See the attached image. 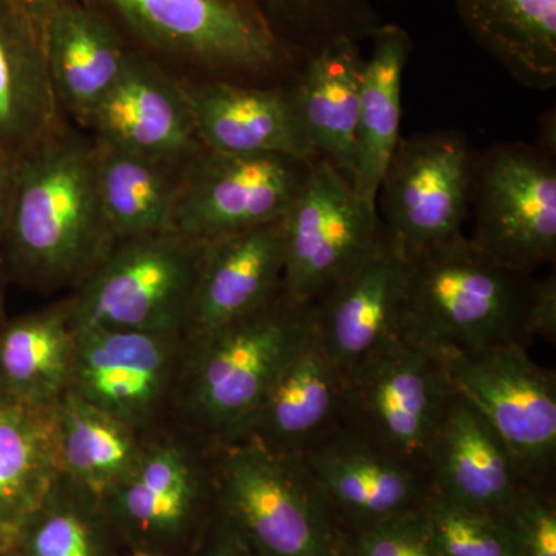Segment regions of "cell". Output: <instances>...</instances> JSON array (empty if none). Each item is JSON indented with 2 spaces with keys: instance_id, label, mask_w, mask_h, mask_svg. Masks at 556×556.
I'll list each match as a JSON object with an SVG mask.
<instances>
[{
  "instance_id": "obj_25",
  "label": "cell",
  "mask_w": 556,
  "mask_h": 556,
  "mask_svg": "<svg viewBox=\"0 0 556 556\" xmlns=\"http://www.w3.org/2000/svg\"><path fill=\"white\" fill-rule=\"evenodd\" d=\"M369 39L372 49L362 76L351 186L358 199L378 208L380 181L402 139V83L413 40L401 25L383 22Z\"/></svg>"
},
{
  "instance_id": "obj_21",
  "label": "cell",
  "mask_w": 556,
  "mask_h": 556,
  "mask_svg": "<svg viewBox=\"0 0 556 556\" xmlns=\"http://www.w3.org/2000/svg\"><path fill=\"white\" fill-rule=\"evenodd\" d=\"M345 388L314 332L278 372L241 439L302 456L343 427Z\"/></svg>"
},
{
  "instance_id": "obj_9",
  "label": "cell",
  "mask_w": 556,
  "mask_h": 556,
  "mask_svg": "<svg viewBox=\"0 0 556 556\" xmlns=\"http://www.w3.org/2000/svg\"><path fill=\"white\" fill-rule=\"evenodd\" d=\"M283 229V292L299 302L316 303L388 243L378 208L321 159L313 161Z\"/></svg>"
},
{
  "instance_id": "obj_7",
  "label": "cell",
  "mask_w": 556,
  "mask_h": 556,
  "mask_svg": "<svg viewBox=\"0 0 556 556\" xmlns=\"http://www.w3.org/2000/svg\"><path fill=\"white\" fill-rule=\"evenodd\" d=\"M470 211V240L504 268L530 277L554 263V153L525 142H501L478 152Z\"/></svg>"
},
{
  "instance_id": "obj_30",
  "label": "cell",
  "mask_w": 556,
  "mask_h": 556,
  "mask_svg": "<svg viewBox=\"0 0 556 556\" xmlns=\"http://www.w3.org/2000/svg\"><path fill=\"white\" fill-rule=\"evenodd\" d=\"M53 407L13 402L0 408V522L3 525L28 521L62 479Z\"/></svg>"
},
{
  "instance_id": "obj_22",
  "label": "cell",
  "mask_w": 556,
  "mask_h": 556,
  "mask_svg": "<svg viewBox=\"0 0 556 556\" xmlns=\"http://www.w3.org/2000/svg\"><path fill=\"white\" fill-rule=\"evenodd\" d=\"M46 53L62 113L86 126L119 79L130 49L101 11L73 0L51 17Z\"/></svg>"
},
{
  "instance_id": "obj_2",
  "label": "cell",
  "mask_w": 556,
  "mask_h": 556,
  "mask_svg": "<svg viewBox=\"0 0 556 556\" xmlns=\"http://www.w3.org/2000/svg\"><path fill=\"white\" fill-rule=\"evenodd\" d=\"M316 332V303L285 292L269 305L185 340L172 413L211 447L239 441L278 372Z\"/></svg>"
},
{
  "instance_id": "obj_31",
  "label": "cell",
  "mask_w": 556,
  "mask_h": 556,
  "mask_svg": "<svg viewBox=\"0 0 556 556\" xmlns=\"http://www.w3.org/2000/svg\"><path fill=\"white\" fill-rule=\"evenodd\" d=\"M289 47L306 54L339 39L371 38L382 24L372 0H244Z\"/></svg>"
},
{
  "instance_id": "obj_24",
  "label": "cell",
  "mask_w": 556,
  "mask_h": 556,
  "mask_svg": "<svg viewBox=\"0 0 556 556\" xmlns=\"http://www.w3.org/2000/svg\"><path fill=\"white\" fill-rule=\"evenodd\" d=\"M62 123L46 42L10 0H0V148L20 160Z\"/></svg>"
},
{
  "instance_id": "obj_32",
  "label": "cell",
  "mask_w": 556,
  "mask_h": 556,
  "mask_svg": "<svg viewBox=\"0 0 556 556\" xmlns=\"http://www.w3.org/2000/svg\"><path fill=\"white\" fill-rule=\"evenodd\" d=\"M83 493L62 477L30 518L35 526L28 538V555L101 556L94 527L80 508Z\"/></svg>"
},
{
  "instance_id": "obj_15",
  "label": "cell",
  "mask_w": 556,
  "mask_h": 556,
  "mask_svg": "<svg viewBox=\"0 0 556 556\" xmlns=\"http://www.w3.org/2000/svg\"><path fill=\"white\" fill-rule=\"evenodd\" d=\"M299 457L343 529L419 510L430 496L424 471L345 427Z\"/></svg>"
},
{
  "instance_id": "obj_5",
  "label": "cell",
  "mask_w": 556,
  "mask_h": 556,
  "mask_svg": "<svg viewBox=\"0 0 556 556\" xmlns=\"http://www.w3.org/2000/svg\"><path fill=\"white\" fill-rule=\"evenodd\" d=\"M223 515L257 556H340V529L299 456L254 439L214 447Z\"/></svg>"
},
{
  "instance_id": "obj_29",
  "label": "cell",
  "mask_w": 556,
  "mask_h": 556,
  "mask_svg": "<svg viewBox=\"0 0 556 556\" xmlns=\"http://www.w3.org/2000/svg\"><path fill=\"white\" fill-rule=\"evenodd\" d=\"M94 148L98 193L113 237L123 240L174 230L185 167L98 141Z\"/></svg>"
},
{
  "instance_id": "obj_4",
  "label": "cell",
  "mask_w": 556,
  "mask_h": 556,
  "mask_svg": "<svg viewBox=\"0 0 556 556\" xmlns=\"http://www.w3.org/2000/svg\"><path fill=\"white\" fill-rule=\"evenodd\" d=\"M127 47L201 79H265L295 73L302 54L244 0H84Z\"/></svg>"
},
{
  "instance_id": "obj_11",
  "label": "cell",
  "mask_w": 556,
  "mask_h": 556,
  "mask_svg": "<svg viewBox=\"0 0 556 556\" xmlns=\"http://www.w3.org/2000/svg\"><path fill=\"white\" fill-rule=\"evenodd\" d=\"M343 427L426 473L453 391L441 357L399 340L345 380Z\"/></svg>"
},
{
  "instance_id": "obj_6",
  "label": "cell",
  "mask_w": 556,
  "mask_h": 556,
  "mask_svg": "<svg viewBox=\"0 0 556 556\" xmlns=\"http://www.w3.org/2000/svg\"><path fill=\"white\" fill-rule=\"evenodd\" d=\"M206 241L175 230L116 240L67 298L76 331L89 328L185 338Z\"/></svg>"
},
{
  "instance_id": "obj_23",
  "label": "cell",
  "mask_w": 556,
  "mask_h": 556,
  "mask_svg": "<svg viewBox=\"0 0 556 556\" xmlns=\"http://www.w3.org/2000/svg\"><path fill=\"white\" fill-rule=\"evenodd\" d=\"M358 43L339 39L303 54L291 84L311 148L350 182L365 67Z\"/></svg>"
},
{
  "instance_id": "obj_41",
  "label": "cell",
  "mask_w": 556,
  "mask_h": 556,
  "mask_svg": "<svg viewBox=\"0 0 556 556\" xmlns=\"http://www.w3.org/2000/svg\"><path fill=\"white\" fill-rule=\"evenodd\" d=\"M14 401L13 397L10 396L9 393H7L5 388H3L2 383H0V408L7 407V405L13 404Z\"/></svg>"
},
{
  "instance_id": "obj_28",
  "label": "cell",
  "mask_w": 556,
  "mask_h": 556,
  "mask_svg": "<svg viewBox=\"0 0 556 556\" xmlns=\"http://www.w3.org/2000/svg\"><path fill=\"white\" fill-rule=\"evenodd\" d=\"M53 415L62 477L101 506L137 464L148 434L70 391Z\"/></svg>"
},
{
  "instance_id": "obj_42",
  "label": "cell",
  "mask_w": 556,
  "mask_h": 556,
  "mask_svg": "<svg viewBox=\"0 0 556 556\" xmlns=\"http://www.w3.org/2000/svg\"><path fill=\"white\" fill-rule=\"evenodd\" d=\"M130 556H155V555L149 554V552H137V554H134Z\"/></svg>"
},
{
  "instance_id": "obj_19",
  "label": "cell",
  "mask_w": 556,
  "mask_h": 556,
  "mask_svg": "<svg viewBox=\"0 0 556 556\" xmlns=\"http://www.w3.org/2000/svg\"><path fill=\"white\" fill-rule=\"evenodd\" d=\"M404 260L390 241L316 302V332L343 379L401 340Z\"/></svg>"
},
{
  "instance_id": "obj_20",
  "label": "cell",
  "mask_w": 556,
  "mask_h": 556,
  "mask_svg": "<svg viewBox=\"0 0 556 556\" xmlns=\"http://www.w3.org/2000/svg\"><path fill=\"white\" fill-rule=\"evenodd\" d=\"M181 433L161 428L148 434L137 464L101 506L142 532H179L214 484V447Z\"/></svg>"
},
{
  "instance_id": "obj_33",
  "label": "cell",
  "mask_w": 556,
  "mask_h": 556,
  "mask_svg": "<svg viewBox=\"0 0 556 556\" xmlns=\"http://www.w3.org/2000/svg\"><path fill=\"white\" fill-rule=\"evenodd\" d=\"M426 515L441 556H511L495 517L456 506L431 492Z\"/></svg>"
},
{
  "instance_id": "obj_40",
  "label": "cell",
  "mask_w": 556,
  "mask_h": 556,
  "mask_svg": "<svg viewBox=\"0 0 556 556\" xmlns=\"http://www.w3.org/2000/svg\"><path fill=\"white\" fill-rule=\"evenodd\" d=\"M9 283L5 270L0 265V324L5 320V313H3V305H5V287Z\"/></svg>"
},
{
  "instance_id": "obj_18",
  "label": "cell",
  "mask_w": 556,
  "mask_h": 556,
  "mask_svg": "<svg viewBox=\"0 0 556 556\" xmlns=\"http://www.w3.org/2000/svg\"><path fill=\"white\" fill-rule=\"evenodd\" d=\"M283 218L206 241L185 340L269 305L283 292Z\"/></svg>"
},
{
  "instance_id": "obj_17",
  "label": "cell",
  "mask_w": 556,
  "mask_h": 556,
  "mask_svg": "<svg viewBox=\"0 0 556 556\" xmlns=\"http://www.w3.org/2000/svg\"><path fill=\"white\" fill-rule=\"evenodd\" d=\"M185 87L204 149L317 159L292 86L255 87L240 80L185 78Z\"/></svg>"
},
{
  "instance_id": "obj_37",
  "label": "cell",
  "mask_w": 556,
  "mask_h": 556,
  "mask_svg": "<svg viewBox=\"0 0 556 556\" xmlns=\"http://www.w3.org/2000/svg\"><path fill=\"white\" fill-rule=\"evenodd\" d=\"M203 556H257V554L249 547L236 527L230 525L229 519L222 515Z\"/></svg>"
},
{
  "instance_id": "obj_34",
  "label": "cell",
  "mask_w": 556,
  "mask_h": 556,
  "mask_svg": "<svg viewBox=\"0 0 556 556\" xmlns=\"http://www.w3.org/2000/svg\"><path fill=\"white\" fill-rule=\"evenodd\" d=\"M340 556H441L426 506L356 529H340Z\"/></svg>"
},
{
  "instance_id": "obj_12",
  "label": "cell",
  "mask_w": 556,
  "mask_h": 556,
  "mask_svg": "<svg viewBox=\"0 0 556 556\" xmlns=\"http://www.w3.org/2000/svg\"><path fill=\"white\" fill-rule=\"evenodd\" d=\"M313 161L203 148L182 169L172 229L211 241L277 222L298 199Z\"/></svg>"
},
{
  "instance_id": "obj_8",
  "label": "cell",
  "mask_w": 556,
  "mask_h": 556,
  "mask_svg": "<svg viewBox=\"0 0 556 556\" xmlns=\"http://www.w3.org/2000/svg\"><path fill=\"white\" fill-rule=\"evenodd\" d=\"M478 152L463 131L402 138L378 193L379 218L402 258L463 233Z\"/></svg>"
},
{
  "instance_id": "obj_16",
  "label": "cell",
  "mask_w": 556,
  "mask_h": 556,
  "mask_svg": "<svg viewBox=\"0 0 556 556\" xmlns=\"http://www.w3.org/2000/svg\"><path fill=\"white\" fill-rule=\"evenodd\" d=\"M426 477L434 495L490 517L532 484L506 442L456 393L428 448Z\"/></svg>"
},
{
  "instance_id": "obj_39",
  "label": "cell",
  "mask_w": 556,
  "mask_h": 556,
  "mask_svg": "<svg viewBox=\"0 0 556 556\" xmlns=\"http://www.w3.org/2000/svg\"><path fill=\"white\" fill-rule=\"evenodd\" d=\"M10 2L21 11L25 20L30 22L31 27L46 42V31L51 17L61 7L73 2V0H10Z\"/></svg>"
},
{
  "instance_id": "obj_43",
  "label": "cell",
  "mask_w": 556,
  "mask_h": 556,
  "mask_svg": "<svg viewBox=\"0 0 556 556\" xmlns=\"http://www.w3.org/2000/svg\"><path fill=\"white\" fill-rule=\"evenodd\" d=\"M3 556H30L28 554H10V555H3Z\"/></svg>"
},
{
  "instance_id": "obj_36",
  "label": "cell",
  "mask_w": 556,
  "mask_h": 556,
  "mask_svg": "<svg viewBox=\"0 0 556 556\" xmlns=\"http://www.w3.org/2000/svg\"><path fill=\"white\" fill-rule=\"evenodd\" d=\"M556 338V276L554 273L532 280L525 316V340L533 339L555 342Z\"/></svg>"
},
{
  "instance_id": "obj_27",
  "label": "cell",
  "mask_w": 556,
  "mask_h": 556,
  "mask_svg": "<svg viewBox=\"0 0 556 556\" xmlns=\"http://www.w3.org/2000/svg\"><path fill=\"white\" fill-rule=\"evenodd\" d=\"M75 325L68 300L0 324V383L14 401L53 407L72 383Z\"/></svg>"
},
{
  "instance_id": "obj_35",
  "label": "cell",
  "mask_w": 556,
  "mask_h": 556,
  "mask_svg": "<svg viewBox=\"0 0 556 556\" xmlns=\"http://www.w3.org/2000/svg\"><path fill=\"white\" fill-rule=\"evenodd\" d=\"M495 518L511 556H556V507L543 485L527 484Z\"/></svg>"
},
{
  "instance_id": "obj_13",
  "label": "cell",
  "mask_w": 556,
  "mask_h": 556,
  "mask_svg": "<svg viewBox=\"0 0 556 556\" xmlns=\"http://www.w3.org/2000/svg\"><path fill=\"white\" fill-rule=\"evenodd\" d=\"M76 334L70 393L142 434L161 430L174 407L185 338L105 328Z\"/></svg>"
},
{
  "instance_id": "obj_10",
  "label": "cell",
  "mask_w": 556,
  "mask_h": 556,
  "mask_svg": "<svg viewBox=\"0 0 556 556\" xmlns=\"http://www.w3.org/2000/svg\"><path fill=\"white\" fill-rule=\"evenodd\" d=\"M450 386L506 442L522 473L543 485L556 459V376L522 343L441 357Z\"/></svg>"
},
{
  "instance_id": "obj_3",
  "label": "cell",
  "mask_w": 556,
  "mask_h": 556,
  "mask_svg": "<svg viewBox=\"0 0 556 556\" xmlns=\"http://www.w3.org/2000/svg\"><path fill=\"white\" fill-rule=\"evenodd\" d=\"M404 260L399 336L438 357L525 340L532 278L459 233Z\"/></svg>"
},
{
  "instance_id": "obj_38",
  "label": "cell",
  "mask_w": 556,
  "mask_h": 556,
  "mask_svg": "<svg viewBox=\"0 0 556 556\" xmlns=\"http://www.w3.org/2000/svg\"><path fill=\"white\" fill-rule=\"evenodd\" d=\"M17 186V160L0 148V247L9 228Z\"/></svg>"
},
{
  "instance_id": "obj_14",
  "label": "cell",
  "mask_w": 556,
  "mask_h": 556,
  "mask_svg": "<svg viewBox=\"0 0 556 556\" xmlns=\"http://www.w3.org/2000/svg\"><path fill=\"white\" fill-rule=\"evenodd\" d=\"M86 127L94 141L178 167L203 149L185 78L135 50Z\"/></svg>"
},
{
  "instance_id": "obj_26",
  "label": "cell",
  "mask_w": 556,
  "mask_h": 556,
  "mask_svg": "<svg viewBox=\"0 0 556 556\" xmlns=\"http://www.w3.org/2000/svg\"><path fill=\"white\" fill-rule=\"evenodd\" d=\"M460 24L511 78L533 90L556 86V0H450Z\"/></svg>"
},
{
  "instance_id": "obj_1",
  "label": "cell",
  "mask_w": 556,
  "mask_h": 556,
  "mask_svg": "<svg viewBox=\"0 0 556 556\" xmlns=\"http://www.w3.org/2000/svg\"><path fill=\"white\" fill-rule=\"evenodd\" d=\"M116 239L97 186L91 137L64 123L17 160V186L0 265L33 291H75Z\"/></svg>"
}]
</instances>
